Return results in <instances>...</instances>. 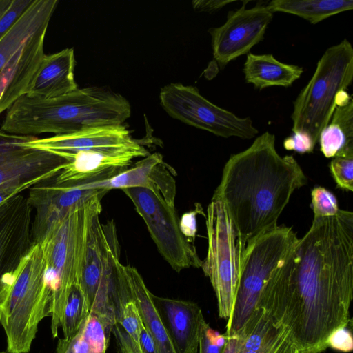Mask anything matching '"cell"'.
I'll return each instance as SVG.
<instances>
[{"instance_id":"obj_5","label":"cell","mask_w":353,"mask_h":353,"mask_svg":"<svg viewBox=\"0 0 353 353\" xmlns=\"http://www.w3.org/2000/svg\"><path fill=\"white\" fill-rule=\"evenodd\" d=\"M48 266L39 243L23 259L12 279L0 288V324L6 353H29L39 323L51 314Z\"/></svg>"},{"instance_id":"obj_14","label":"cell","mask_w":353,"mask_h":353,"mask_svg":"<svg viewBox=\"0 0 353 353\" xmlns=\"http://www.w3.org/2000/svg\"><path fill=\"white\" fill-rule=\"evenodd\" d=\"M32 210L28 198L21 194L0 205V288L12 279L35 243Z\"/></svg>"},{"instance_id":"obj_33","label":"cell","mask_w":353,"mask_h":353,"mask_svg":"<svg viewBox=\"0 0 353 353\" xmlns=\"http://www.w3.org/2000/svg\"><path fill=\"white\" fill-rule=\"evenodd\" d=\"M327 345L333 350L350 352L353 350V336L349 326L340 327L333 330L327 339Z\"/></svg>"},{"instance_id":"obj_21","label":"cell","mask_w":353,"mask_h":353,"mask_svg":"<svg viewBox=\"0 0 353 353\" xmlns=\"http://www.w3.org/2000/svg\"><path fill=\"white\" fill-rule=\"evenodd\" d=\"M75 57L73 48L45 54L26 95L52 99L78 88L74 80Z\"/></svg>"},{"instance_id":"obj_39","label":"cell","mask_w":353,"mask_h":353,"mask_svg":"<svg viewBox=\"0 0 353 353\" xmlns=\"http://www.w3.org/2000/svg\"><path fill=\"white\" fill-rule=\"evenodd\" d=\"M139 344L143 353H157L154 343L143 323L141 325Z\"/></svg>"},{"instance_id":"obj_31","label":"cell","mask_w":353,"mask_h":353,"mask_svg":"<svg viewBox=\"0 0 353 353\" xmlns=\"http://www.w3.org/2000/svg\"><path fill=\"white\" fill-rule=\"evenodd\" d=\"M330 170L338 188L353 191V157L333 158L330 163Z\"/></svg>"},{"instance_id":"obj_13","label":"cell","mask_w":353,"mask_h":353,"mask_svg":"<svg viewBox=\"0 0 353 353\" xmlns=\"http://www.w3.org/2000/svg\"><path fill=\"white\" fill-rule=\"evenodd\" d=\"M230 11L225 22L221 26L211 28L213 57L220 68L230 61L247 54L264 37L273 13L265 5L257 4L247 9L245 3Z\"/></svg>"},{"instance_id":"obj_10","label":"cell","mask_w":353,"mask_h":353,"mask_svg":"<svg viewBox=\"0 0 353 353\" xmlns=\"http://www.w3.org/2000/svg\"><path fill=\"white\" fill-rule=\"evenodd\" d=\"M159 98L162 107L172 118L216 136L250 139L259 133L250 117H239L217 106L194 86L168 84L161 88Z\"/></svg>"},{"instance_id":"obj_42","label":"cell","mask_w":353,"mask_h":353,"mask_svg":"<svg viewBox=\"0 0 353 353\" xmlns=\"http://www.w3.org/2000/svg\"><path fill=\"white\" fill-rule=\"evenodd\" d=\"M291 353H303V352L292 345V349Z\"/></svg>"},{"instance_id":"obj_35","label":"cell","mask_w":353,"mask_h":353,"mask_svg":"<svg viewBox=\"0 0 353 353\" xmlns=\"http://www.w3.org/2000/svg\"><path fill=\"white\" fill-rule=\"evenodd\" d=\"M218 334L219 332L211 328L205 321L199 341V353H222L224 347L219 346L216 342Z\"/></svg>"},{"instance_id":"obj_7","label":"cell","mask_w":353,"mask_h":353,"mask_svg":"<svg viewBox=\"0 0 353 353\" xmlns=\"http://www.w3.org/2000/svg\"><path fill=\"white\" fill-rule=\"evenodd\" d=\"M100 214L92 216L89 226L80 287L90 312L117 323L114 300L118 303L119 243L114 221L102 223Z\"/></svg>"},{"instance_id":"obj_38","label":"cell","mask_w":353,"mask_h":353,"mask_svg":"<svg viewBox=\"0 0 353 353\" xmlns=\"http://www.w3.org/2000/svg\"><path fill=\"white\" fill-rule=\"evenodd\" d=\"M26 184H8L0 187V205L19 194L22 191L30 188Z\"/></svg>"},{"instance_id":"obj_29","label":"cell","mask_w":353,"mask_h":353,"mask_svg":"<svg viewBox=\"0 0 353 353\" xmlns=\"http://www.w3.org/2000/svg\"><path fill=\"white\" fill-rule=\"evenodd\" d=\"M117 316V323L139 347V339L143 322L139 309L135 302L129 297L127 290H123L119 296Z\"/></svg>"},{"instance_id":"obj_4","label":"cell","mask_w":353,"mask_h":353,"mask_svg":"<svg viewBox=\"0 0 353 353\" xmlns=\"http://www.w3.org/2000/svg\"><path fill=\"white\" fill-rule=\"evenodd\" d=\"M106 192L70 209L53 223L40 243L48 266V279L52 292L51 332L58 330L72 288L80 285L84 264L87 236L92 216L101 212V201Z\"/></svg>"},{"instance_id":"obj_18","label":"cell","mask_w":353,"mask_h":353,"mask_svg":"<svg viewBox=\"0 0 353 353\" xmlns=\"http://www.w3.org/2000/svg\"><path fill=\"white\" fill-rule=\"evenodd\" d=\"M149 152L138 143L112 151L80 152L68 157V162L56 176V184L79 183L105 179L130 165L136 157Z\"/></svg>"},{"instance_id":"obj_27","label":"cell","mask_w":353,"mask_h":353,"mask_svg":"<svg viewBox=\"0 0 353 353\" xmlns=\"http://www.w3.org/2000/svg\"><path fill=\"white\" fill-rule=\"evenodd\" d=\"M279 327L262 309L254 307L242 327L234 334L236 336L235 353L258 350Z\"/></svg>"},{"instance_id":"obj_12","label":"cell","mask_w":353,"mask_h":353,"mask_svg":"<svg viewBox=\"0 0 353 353\" xmlns=\"http://www.w3.org/2000/svg\"><path fill=\"white\" fill-rule=\"evenodd\" d=\"M31 137L0 130V187L8 184L32 187L56 176L68 162L56 153L22 144Z\"/></svg>"},{"instance_id":"obj_8","label":"cell","mask_w":353,"mask_h":353,"mask_svg":"<svg viewBox=\"0 0 353 353\" xmlns=\"http://www.w3.org/2000/svg\"><path fill=\"white\" fill-rule=\"evenodd\" d=\"M299 239L291 228L278 226L246 245L232 315L226 335L237 332L244 325L272 272L281 265Z\"/></svg>"},{"instance_id":"obj_30","label":"cell","mask_w":353,"mask_h":353,"mask_svg":"<svg viewBox=\"0 0 353 353\" xmlns=\"http://www.w3.org/2000/svg\"><path fill=\"white\" fill-rule=\"evenodd\" d=\"M311 197L314 219L335 216L341 210L334 194L323 187L314 188Z\"/></svg>"},{"instance_id":"obj_19","label":"cell","mask_w":353,"mask_h":353,"mask_svg":"<svg viewBox=\"0 0 353 353\" xmlns=\"http://www.w3.org/2000/svg\"><path fill=\"white\" fill-rule=\"evenodd\" d=\"M48 28L30 37L0 73V114L25 95L42 62Z\"/></svg>"},{"instance_id":"obj_34","label":"cell","mask_w":353,"mask_h":353,"mask_svg":"<svg viewBox=\"0 0 353 353\" xmlns=\"http://www.w3.org/2000/svg\"><path fill=\"white\" fill-rule=\"evenodd\" d=\"M196 208L190 212L184 213L179 220L180 230L185 237L190 241L191 239L194 241L196 236V215L202 214L205 216L201 204L196 203Z\"/></svg>"},{"instance_id":"obj_17","label":"cell","mask_w":353,"mask_h":353,"mask_svg":"<svg viewBox=\"0 0 353 353\" xmlns=\"http://www.w3.org/2000/svg\"><path fill=\"white\" fill-rule=\"evenodd\" d=\"M174 169L157 152L150 154L134 165L105 179L79 183L81 188L105 190L143 188L161 193L170 205L174 207L176 182Z\"/></svg>"},{"instance_id":"obj_37","label":"cell","mask_w":353,"mask_h":353,"mask_svg":"<svg viewBox=\"0 0 353 353\" xmlns=\"http://www.w3.org/2000/svg\"><path fill=\"white\" fill-rule=\"evenodd\" d=\"M233 2V1L197 0L192 1V6L194 10L197 12H212Z\"/></svg>"},{"instance_id":"obj_32","label":"cell","mask_w":353,"mask_h":353,"mask_svg":"<svg viewBox=\"0 0 353 353\" xmlns=\"http://www.w3.org/2000/svg\"><path fill=\"white\" fill-rule=\"evenodd\" d=\"M32 0H12L5 13L0 18V41L23 14Z\"/></svg>"},{"instance_id":"obj_1","label":"cell","mask_w":353,"mask_h":353,"mask_svg":"<svg viewBox=\"0 0 353 353\" xmlns=\"http://www.w3.org/2000/svg\"><path fill=\"white\" fill-rule=\"evenodd\" d=\"M353 213L313 219L307 233L271 274L255 307L285 327L292 345L321 353L335 329L351 326Z\"/></svg>"},{"instance_id":"obj_40","label":"cell","mask_w":353,"mask_h":353,"mask_svg":"<svg viewBox=\"0 0 353 353\" xmlns=\"http://www.w3.org/2000/svg\"><path fill=\"white\" fill-rule=\"evenodd\" d=\"M226 343L223 349L222 353H235L236 336L235 334L226 335Z\"/></svg>"},{"instance_id":"obj_36","label":"cell","mask_w":353,"mask_h":353,"mask_svg":"<svg viewBox=\"0 0 353 353\" xmlns=\"http://www.w3.org/2000/svg\"><path fill=\"white\" fill-rule=\"evenodd\" d=\"M112 331L114 335L118 353H143L118 323L114 325Z\"/></svg>"},{"instance_id":"obj_9","label":"cell","mask_w":353,"mask_h":353,"mask_svg":"<svg viewBox=\"0 0 353 353\" xmlns=\"http://www.w3.org/2000/svg\"><path fill=\"white\" fill-rule=\"evenodd\" d=\"M205 223L208 252L201 268L212 285L219 316L228 321L234 305L246 245L238 239L221 201H212L208 205Z\"/></svg>"},{"instance_id":"obj_2","label":"cell","mask_w":353,"mask_h":353,"mask_svg":"<svg viewBox=\"0 0 353 353\" xmlns=\"http://www.w3.org/2000/svg\"><path fill=\"white\" fill-rule=\"evenodd\" d=\"M306 183L294 157H281L274 134L265 132L230 156L212 201L223 203L238 239L247 245L278 227L291 196Z\"/></svg>"},{"instance_id":"obj_3","label":"cell","mask_w":353,"mask_h":353,"mask_svg":"<svg viewBox=\"0 0 353 353\" xmlns=\"http://www.w3.org/2000/svg\"><path fill=\"white\" fill-rule=\"evenodd\" d=\"M130 115V105L123 96L89 87L52 99L23 95L7 110L5 125L16 135H60L91 127L123 125Z\"/></svg>"},{"instance_id":"obj_23","label":"cell","mask_w":353,"mask_h":353,"mask_svg":"<svg viewBox=\"0 0 353 353\" xmlns=\"http://www.w3.org/2000/svg\"><path fill=\"white\" fill-rule=\"evenodd\" d=\"M318 142L327 158L353 157V99L347 90L339 93L332 117Z\"/></svg>"},{"instance_id":"obj_26","label":"cell","mask_w":353,"mask_h":353,"mask_svg":"<svg viewBox=\"0 0 353 353\" xmlns=\"http://www.w3.org/2000/svg\"><path fill=\"white\" fill-rule=\"evenodd\" d=\"M267 8L272 12L298 16L312 24L339 13L352 10V0H273Z\"/></svg>"},{"instance_id":"obj_20","label":"cell","mask_w":353,"mask_h":353,"mask_svg":"<svg viewBox=\"0 0 353 353\" xmlns=\"http://www.w3.org/2000/svg\"><path fill=\"white\" fill-rule=\"evenodd\" d=\"M153 298L163 312L165 319L163 320L176 353H198L201 331L205 323L200 307L188 301L154 295Z\"/></svg>"},{"instance_id":"obj_11","label":"cell","mask_w":353,"mask_h":353,"mask_svg":"<svg viewBox=\"0 0 353 353\" xmlns=\"http://www.w3.org/2000/svg\"><path fill=\"white\" fill-rule=\"evenodd\" d=\"M144 220L157 248L173 270L180 272L190 267L201 268L194 245L182 234L174 207L161 193L143 188L122 189Z\"/></svg>"},{"instance_id":"obj_16","label":"cell","mask_w":353,"mask_h":353,"mask_svg":"<svg viewBox=\"0 0 353 353\" xmlns=\"http://www.w3.org/2000/svg\"><path fill=\"white\" fill-rule=\"evenodd\" d=\"M138 143L124 125H114L87 128L43 139L32 137L22 144L56 153L67 159L69 156L80 152L112 151Z\"/></svg>"},{"instance_id":"obj_25","label":"cell","mask_w":353,"mask_h":353,"mask_svg":"<svg viewBox=\"0 0 353 353\" xmlns=\"http://www.w3.org/2000/svg\"><path fill=\"white\" fill-rule=\"evenodd\" d=\"M245 80L259 90L272 86L289 87L299 79L303 68L284 63L272 54H255L249 52L243 69Z\"/></svg>"},{"instance_id":"obj_6","label":"cell","mask_w":353,"mask_h":353,"mask_svg":"<svg viewBox=\"0 0 353 353\" xmlns=\"http://www.w3.org/2000/svg\"><path fill=\"white\" fill-rule=\"evenodd\" d=\"M353 79V48L345 39L328 48L315 71L293 103V134L302 137L314 149L321 130L329 123L339 93Z\"/></svg>"},{"instance_id":"obj_15","label":"cell","mask_w":353,"mask_h":353,"mask_svg":"<svg viewBox=\"0 0 353 353\" xmlns=\"http://www.w3.org/2000/svg\"><path fill=\"white\" fill-rule=\"evenodd\" d=\"M105 190L81 188L78 183H37L30 188L28 200L36 214L32 223V237L40 243L46 232L70 209L93 196L108 192Z\"/></svg>"},{"instance_id":"obj_41","label":"cell","mask_w":353,"mask_h":353,"mask_svg":"<svg viewBox=\"0 0 353 353\" xmlns=\"http://www.w3.org/2000/svg\"><path fill=\"white\" fill-rule=\"evenodd\" d=\"M12 0H0V18L9 8Z\"/></svg>"},{"instance_id":"obj_22","label":"cell","mask_w":353,"mask_h":353,"mask_svg":"<svg viewBox=\"0 0 353 353\" xmlns=\"http://www.w3.org/2000/svg\"><path fill=\"white\" fill-rule=\"evenodd\" d=\"M128 294L136 303L142 322L150 334L157 353H176L161 312L137 270L130 265L122 266Z\"/></svg>"},{"instance_id":"obj_28","label":"cell","mask_w":353,"mask_h":353,"mask_svg":"<svg viewBox=\"0 0 353 353\" xmlns=\"http://www.w3.org/2000/svg\"><path fill=\"white\" fill-rule=\"evenodd\" d=\"M90 312V307L80 285L73 286L68 296L60 323L64 339H70L77 333Z\"/></svg>"},{"instance_id":"obj_24","label":"cell","mask_w":353,"mask_h":353,"mask_svg":"<svg viewBox=\"0 0 353 353\" xmlns=\"http://www.w3.org/2000/svg\"><path fill=\"white\" fill-rule=\"evenodd\" d=\"M59 1L32 0V2L0 41V73L20 46L37 32L48 28Z\"/></svg>"}]
</instances>
